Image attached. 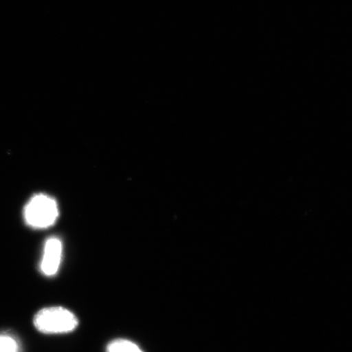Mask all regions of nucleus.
<instances>
[{"mask_svg": "<svg viewBox=\"0 0 352 352\" xmlns=\"http://www.w3.org/2000/svg\"><path fill=\"white\" fill-rule=\"evenodd\" d=\"M34 327L47 334L66 333L74 331L78 324L77 316L66 308H43L34 318Z\"/></svg>", "mask_w": 352, "mask_h": 352, "instance_id": "f257e3e1", "label": "nucleus"}, {"mask_svg": "<svg viewBox=\"0 0 352 352\" xmlns=\"http://www.w3.org/2000/svg\"><path fill=\"white\" fill-rule=\"evenodd\" d=\"M59 217V209L54 198L45 195L34 196L24 209L26 223L34 228H50Z\"/></svg>", "mask_w": 352, "mask_h": 352, "instance_id": "f03ea898", "label": "nucleus"}, {"mask_svg": "<svg viewBox=\"0 0 352 352\" xmlns=\"http://www.w3.org/2000/svg\"><path fill=\"white\" fill-rule=\"evenodd\" d=\"M63 258V243L57 237H51L44 245L41 270L46 276H54L58 272Z\"/></svg>", "mask_w": 352, "mask_h": 352, "instance_id": "7ed1b4c3", "label": "nucleus"}, {"mask_svg": "<svg viewBox=\"0 0 352 352\" xmlns=\"http://www.w3.org/2000/svg\"><path fill=\"white\" fill-rule=\"evenodd\" d=\"M107 352H144L133 342L126 340H116L109 343Z\"/></svg>", "mask_w": 352, "mask_h": 352, "instance_id": "20e7f679", "label": "nucleus"}, {"mask_svg": "<svg viewBox=\"0 0 352 352\" xmlns=\"http://www.w3.org/2000/svg\"><path fill=\"white\" fill-rule=\"evenodd\" d=\"M0 352H19V343L10 334H0Z\"/></svg>", "mask_w": 352, "mask_h": 352, "instance_id": "39448f33", "label": "nucleus"}]
</instances>
